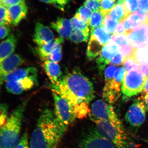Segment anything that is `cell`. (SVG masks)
<instances>
[{
    "label": "cell",
    "instance_id": "1",
    "mask_svg": "<svg viewBox=\"0 0 148 148\" xmlns=\"http://www.w3.org/2000/svg\"><path fill=\"white\" fill-rule=\"evenodd\" d=\"M53 92L68 101L75 118L82 119L89 115L88 104L95 97L93 84L79 69H74L51 84Z\"/></svg>",
    "mask_w": 148,
    "mask_h": 148
},
{
    "label": "cell",
    "instance_id": "2",
    "mask_svg": "<svg viewBox=\"0 0 148 148\" xmlns=\"http://www.w3.org/2000/svg\"><path fill=\"white\" fill-rule=\"evenodd\" d=\"M64 134L51 109L41 113L30 139V148H58Z\"/></svg>",
    "mask_w": 148,
    "mask_h": 148
},
{
    "label": "cell",
    "instance_id": "3",
    "mask_svg": "<svg viewBox=\"0 0 148 148\" xmlns=\"http://www.w3.org/2000/svg\"><path fill=\"white\" fill-rule=\"evenodd\" d=\"M27 103L26 100L17 106L0 129V148H14L19 143Z\"/></svg>",
    "mask_w": 148,
    "mask_h": 148
},
{
    "label": "cell",
    "instance_id": "4",
    "mask_svg": "<svg viewBox=\"0 0 148 148\" xmlns=\"http://www.w3.org/2000/svg\"><path fill=\"white\" fill-rule=\"evenodd\" d=\"M95 123L101 135L118 148H127L128 140L124 130L114 125L110 122L95 120Z\"/></svg>",
    "mask_w": 148,
    "mask_h": 148
},
{
    "label": "cell",
    "instance_id": "5",
    "mask_svg": "<svg viewBox=\"0 0 148 148\" xmlns=\"http://www.w3.org/2000/svg\"><path fill=\"white\" fill-rule=\"evenodd\" d=\"M53 96L54 103L53 113L58 126L64 135L70 125L76 119L70 104L66 99L53 92Z\"/></svg>",
    "mask_w": 148,
    "mask_h": 148
},
{
    "label": "cell",
    "instance_id": "6",
    "mask_svg": "<svg viewBox=\"0 0 148 148\" xmlns=\"http://www.w3.org/2000/svg\"><path fill=\"white\" fill-rule=\"evenodd\" d=\"M88 116L92 121L98 120L107 121L117 127L124 129L122 123L117 115L113 107L104 100L100 99L92 103Z\"/></svg>",
    "mask_w": 148,
    "mask_h": 148
},
{
    "label": "cell",
    "instance_id": "7",
    "mask_svg": "<svg viewBox=\"0 0 148 148\" xmlns=\"http://www.w3.org/2000/svg\"><path fill=\"white\" fill-rule=\"evenodd\" d=\"M147 79L139 70L126 72L122 83L123 95L130 98L144 90Z\"/></svg>",
    "mask_w": 148,
    "mask_h": 148
},
{
    "label": "cell",
    "instance_id": "8",
    "mask_svg": "<svg viewBox=\"0 0 148 148\" xmlns=\"http://www.w3.org/2000/svg\"><path fill=\"white\" fill-rule=\"evenodd\" d=\"M147 110L144 101L136 99L125 114V120L132 127H140L145 120Z\"/></svg>",
    "mask_w": 148,
    "mask_h": 148
},
{
    "label": "cell",
    "instance_id": "9",
    "mask_svg": "<svg viewBox=\"0 0 148 148\" xmlns=\"http://www.w3.org/2000/svg\"><path fill=\"white\" fill-rule=\"evenodd\" d=\"M79 148H116V147L102 136L96 128H93L83 136Z\"/></svg>",
    "mask_w": 148,
    "mask_h": 148
},
{
    "label": "cell",
    "instance_id": "10",
    "mask_svg": "<svg viewBox=\"0 0 148 148\" xmlns=\"http://www.w3.org/2000/svg\"><path fill=\"white\" fill-rule=\"evenodd\" d=\"M125 34L135 50L148 46V23L146 21Z\"/></svg>",
    "mask_w": 148,
    "mask_h": 148
},
{
    "label": "cell",
    "instance_id": "11",
    "mask_svg": "<svg viewBox=\"0 0 148 148\" xmlns=\"http://www.w3.org/2000/svg\"><path fill=\"white\" fill-rule=\"evenodd\" d=\"M24 63L21 55L13 53L0 63V86L5 82V78Z\"/></svg>",
    "mask_w": 148,
    "mask_h": 148
},
{
    "label": "cell",
    "instance_id": "12",
    "mask_svg": "<svg viewBox=\"0 0 148 148\" xmlns=\"http://www.w3.org/2000/svg\"><path fill=\"white\" fill-rule=\"evenodd\" d=\"M37 80V75L31 76L17 81L6 82L5 88L10 93L19 95L33 88L38 82Z\"/></svg>",
    "mask_w": 148,
    "mask_h": 148
},
{
    "label": "cell",
    "instance_id": "13",
    "mask_svg": "<svg viewBox=\"0 0 148 148\" xmlns=\"http://www.w3.org/2000/svg\"><path fill=\"white\" fill-rule=\"evenodd\" d=\"M119 51L118 47L114 42H109L103 47L96 61L100 73L104 71L106 65L110 64L112 58Z\"/></svg>",
    "mask_w": 148,
    "mask_h": 148
},
{
    "label": "cell",
    "instance_id": "14",
    "mask_svg": "<svg viewBox=\"0 0 148 148\" xmlns=\"http://www.w3.org/2000/svg\"><path fill=\"white\" fill-rule=\"evenodd\" d=\"M54 39V35L49 27L40 22H37L33 40L38 46L49 43L53 41Z\"/></svg>",
    "mask_w": 148,
    "mask_h": 148
},
{
    "label": "cell",
    "instance_id": "15",
    "mask_svg": "<svg viewBox=\"0 0 148 148\" xmlns=\"http://www.w3.org/2000/svg\"><path fill=\"white\" fill-rule=\"evenodd\" d=\"M110 42L114 43L118 47L119 52L124 56V60L133 55L135 49L131 45L125 34L111 36Z\"/></svg>",
    "mask_w": 148,
    "mask_h": 148
},
{
    "label": "cell",
    "instance_id": "16",
    "mask_svg": "<svg viewBox=\"0 0 148 148\" xmlns=\"http://www.w3.org/2000/svg\"><path fill=\"white\" fill-rule=\"evenodd\" d=\"M148 18V12L138 10L130 14L123 20L125 32L127 34L137 26L145 23Z\"/></svg>",
    "mask_w": 148,
    "mask_h": 148
},
{
    "label": "cell",
    "instance_id": "17",
    "mask_svg": "<svg viewBox=\"0 0 148 148\" xmlns=\"http://www.w3.org/2000/svg\"><path fill=\"white\" fill-rule=\"evenodd\" d=\"M8 10L11 24L17 26L27 16L28 8L23 0L19 3L9 7Z\"/></svg>",
    "mask_w": 148,
    "mask_h": 148
},
{
    "label": "cell",
    "instance_id": "18",
    "mask_svg": "<svg viewBox=\"0 0 148 148\" xmlns=\"http://www.w3.org/2000/svg\"><path fill=\"white\" fill-rule=\"evenodd\" d=\"M17 39L11 34L0 44V63L13 54L16 49Z\"/></svg>",
    "mask_w": 148,
    "mask_h": 148
},
{
    "label": "cell",
    "instance_id": "19",
    "mask_svg": "<svg viewBox=\"0 0 148 148\" xmlns=\"http://www.w3.org/2000/svg\"><path fill=\"white\" fill-rule=\"evenodd\" d=\"M51 27L64 39L69 38L73 31L70 20L66 18L59 17L51 23Z\"/></svg>",
    "mask_w": 148,
    "mask_h": 148
},
{
    "label": "cell",
    "instance_id": "20",
    "mask_svg": "<svg viewBox=\"0 0 148 148\" xmlns=\"http://www.w3.org/2000/svg\"><path fill=\"white\" fill-rule=\"evenodd\" d=\"M38 71L35 67L18 68L12 72L5 78V82H14L24 79L27 77L37 75Z\"/></svg>",
    "mask_w": 148,
    "mask_h": 148
},
{
    "label": "cell",
    "instance_id": "21",
    "mask_svg": "<svg viewBox=\"0 0 148 148\" xmlns=\"http://www.w3.org/2000/svg\"><path fill=\"white\" fill-rule=\"evenodd\" d=\"M44 69L52 84H55L60 78L61 73L60 66L58 63L46 59L43 63Z\"/></svg>",
    "mask_w": 148,
    "mask_h": 148
},
{
    "label": "cell",
    "instance_id": "22",
    "mask_svg": "<svg viewBox=\"0 0 148 148\" xmlns=\"http://www.w3.org/2000/svg\"><path fill=\"white\" fill-rule=\"evenodd\" d=\"M105 46L94 37L90 36L88 45L86 55L89 60H93L100 54Z\"/></svg>",
    "mask_w": 148,
    "mask_h": 148
},
{
    "label": "cell",
    "instance_id": "23",
    "mask_svg": "<svg viewBox=\"0 0 148 148\" xmlns=\"http://www.w3.org/2000/svg\"><path fill=\"white\" fill-rule=\"evenodd\" d=\"M64 39L61 37L57 38L56 39L49 43L38 47L37 48V52L41 58L42 59H47L49 56L54 48L59 44H62L64 42Z\"/></svg>",
    "mask_w": 148,
    "mask_h": 148
},
{
    "label": "cell",
    "instance_id": "24",
    "mask_svg": "<svg viewBox=\"0 0 148 148\" xmlns=\"http://www.w3.org/2000/svg\"><path fill=\"white\" fill-rule=\"evenodd\" d=\"M108 15L114 20L120 22L123 21L129 14L124 5L122 4L117 2L108 14Z\"/></svg>",
    "mask_w": 148,
    "mask_h": 148
},
{
    "label": "cell",
    "instance_id": "25",
    "mask_svg": "<svg viewBox=\"0 0 148 148\" xmlns=\"http://www.w3.org/2000/svg\"><path fill=\"white\" fill-rule=\"evenodd\" d=\"M120 91L105 85L103 89V98L106 102L112 105L115 103L120 96Z\"/></svg>",
    "mask_w": 148,
    "mask_h": 148
},
{
    "label": "cell",
    "instance_id": "26",
    "mask_svg": "<svg viewBox=\"0 0 148 148\" xmlns=\"http://www.w3.org/2000/svg\"><path fill=\"white\" fill-rule=\"evenodd\" d=\"M105 16L100 10L92 12L89 22V27L90 33L95 29L101 27Z\"/></svg>",
    "mask_w": 148,
    "mask_h": 148
},
{
    "label": "cell",
    "instance_id": "27",
    "mask_svg": "<svg viewBox=\"0 0 148 148\" xmlns=\"http://www.w3.org/2000/svg\"><path fill=\"white\" fill-rule=\"evenodd\" d=\"M90 36L98 40L104 46L109 42L111 38L108 32L102 26L95 29L90 33Z\"/></svg>",
    "mask_w": 148,
    "mask_h": 148
},
{
    "label": "cell",
    "instance_id": "28",
    "mask_svg": "<svg viewBox=\"0 0 148 148\" xmlns=\"http://www.w3.org/2000/svg\"><path fill=\"white\" fill-rule=\"evenodd\" d=\"M89 32L73 29L69 39L75 43L86 42L89 38Z\"/></svg>",
    "mask_w": 148,
    "mask_h": 148
},
{
    "label": "cell",
    "instance_id": "29",
    "mask_svg": "<svg viewBox=\"0 0 148 148\" xmlns=\"http://www.w3.org/2000/svg\"><path fill=\"white\" fill-rule=\"evenodd\" d=\"M92 12L84 5L82 6L77 11L75 16L89 25V20L92 14Z\"/></svg>",
    "mask_w": 148,
    "mask_h": 148
},
{
    "label": "cell",
    "instance_id": "30",
    "mask_svg": "<svg viewBox=\"0 0 148 148\" xmlns=\"http://www.w3.org/2000/svg\"><path fill=\"white\" fill-rule=\"evenodd\" d=\"M120 22L111 18L108 14L105 16L102 26L110 34H114L117 25Z\"/></svg>",
    "mask_w": 148,
    "mask_h": 148
},
{
    "label": "cell",
    "instance_id": "31",
    "mask_svg": "<svg viewBox=\"0 0 148 148\" xmlns=\"http://www.w3.org/2000/svg\"><path fill=\"white\" fill-rule=\"evenodd\" d=\"M117 2L122 4L124 5L129 14L138 11V0H119Z\"/></svg>",
    "mask_w": 148,
    "mask_h": 148
},
{
    "label": "cell",
    "instance_id": "32",
    "mask_svg": "<svg viewBox=\"0 0 148 148\" xmlns=\"http://www.w3.org/2000/svg\"><path fill=\"white\" fill-rule=\"evenodd\" d=\"M132 56L140 64L148 62V55L146 48L135 50Z\"/></svg>",
    "mask_w": 148,
    "mask_h": 148
},
{
    "label": "cell",
    "instance_id": "33",
    "mask_svg": "<svg viewBox=\"0 0 148 148\" xmlns=\"http://www.w3.org/2000/svg\"><path fill=\"white\" fill-rule=\"evenodd\" d=\"M73 29L89 32V25L84 21L79 20L75 16L70 20Z\"/></svg>",
    "mask_w": 148,
    "mask_h": 148
},
{
    "label": "cell",
    "instance_id": "34",
    "mask_svg": "<svg viewBox=\"0 0 148 148\" xmlns=\"http://www.w3.org/2000/svg\"><path fill=\"white\" fill-rule=\"evenodd\" d=\"M123 64L124 66L125 69L127 72L138 71L140 65V64L132 56L125 59Z\"/></svg>",
    "mask_w": 148,
    "mask_h": 148
},
{
    "label": "cell",
    "instance_id": "35",
    "mask_svg": "<svg viewBox=\"0 0 148 148\" xmlns=\"http://www.w3.org/2000/svg\"><path fill=\"white\" fill-rule=\"evenodd\" d=\"M62 57V46L61 44L58 45L49 56L47 59L50 61L58 63L61 61Z\"/></svg>",
    "mask_w": 148,
    "mask_h": 148
},
{
    "label": "cell",
    "instance_id": "36",
    "mask_svg": "<svg viewBox=\"0 0 148 148\" xmlns=\"http://www.w3.org/2000/svg\"><path fill=\"white\" fill-rule=\"evenodd\" d=\"M115 4V0H101L99 10L104 16H106Z\"/></svg>",
    "mask_w": 148,
    "mask_h": 148
},
{
    "label": "cell",
    "instance_id": "37",
    "mask_svg": "<svg viewBox=\"0 0 148 148\" xmlns=\"http://www.w3.org/2000/svg\"><path fill=\"white\" fill-rule=\"evenodd\" d=\"M11 24L8 8L0 5V25L8 26Z\"/></svg>",
    "mask_w": 148,
    "mask_h": 148
},
{
    "label": "cell",
    "instance_id": "38",
    "mask_svg": "<svg viewBox=\"0 0 148 148\" xmlns=\"http://www.w3.org/2000/svg\"><path fill=\"white\" fill-rule=\"evenodd\" d=\"M8 116V107L5 103H0V129L5 123Z\"/></svg>",
    "mask_w": 148,
    "mask_h": 148
},
{
    "label": "cell",
    "instance_id": "39",
    "mask_svg": "<svg viewBox=\"0 0 148 148\" xmlns=\"http://www.w3.org/2000/svg\"><path fill=\"white\" fill-rule=\"evenodd\" d=\"M101 0H85L84 5L92 12L99 10Z\"/></svg>",
    "mask_w": 148,
    "mask_h": 148
},
{
    "label": "cell",
    "instance_id": "40",
    "mask_svg": "<svg viewBox=\"0 0 148 148\" xmlns=\"http://www.w3.org/2000/svg\"><path fill=\"white\" fill-rule=\"evenodd\" d=\"M125 73V70L123 67H119L117 69L114 77V82L121 85L124 79Z\"/></svg>",
    "mask_w": 148,
    "mask_h": 148
},
{
    "label": "cell",
    "instance_id": "41",
    "mask_svg": "<svg viewBox=\"0 0 148 148\" xmlns=\"http://www.w3.org/2000/svg\"><path fill=\"white\" fill-rule=\"evenodd\" d=\"M116 70V67L114 66H110L106 69L105 72L106 82H112L114 79V73Z\"/></svg>",
    "mask_w": 148,
    "mask_h": 148
},
{
    "label": "cell",
    "instance_id": "42",
    "mask_svg": "<svg viewBox=\"0 0 148 148\" xmlns=\"http://www.w3.org/2000/svg\"><path fill=\"white\" fill-rule=\"evenodd\" d=\"M14 148H30L28 132H24L20 139L19 143Z\"/></svg>",
    "mask_w": 148,
    "mask_h": 148
},
{
    "label": "cell",
    "instance_id": "43",
    "mask_svg": "<svg viewBox=\"0 0 148 148\" xmlns=\"http://www.w3.org/2000/svg\"><path fill=\"white\" fill-rule=\"evenodd\" d=\"M124 60V56L119 51L113 58H112L110 64H114L116 66H119L123 64Z\"/></svg>",
    "mask_w": 148,
    "mask_h": 148
},
{
    "label": "cell",
    "instance_id": "44",
    "mask_svg": "<svg viewBox=\"0 0 148 148\" xmlns=\"http://www.w3.org/2000/svg\"><path fill=\"white\" fill-rule=\"evenodd\" d=\"M23 0H0V5L3 6L8 8L11 6L19 3Z\"/></svg>",
    "mask_w": 148,
    "mask_h": 148
},
{
    "label": "cell",
    "instance_id": "45",
    "mask_svg": "<svg viewBox=\"0 0 148 148\" xmlns=\"http://www.w3.org/2000/svg\"><path fill=\"white\" fill-rule=\"evenodd\" d=\"M10 31V29L8 26L0 25V39H2L8 36Z\"/></svg>",
    "mask_w": 148,
    "mask_h": 148
},
{
    "label": "cell",
    "instance_id": "46",
    "mask_svg": "<svg viewBox=\"0 0 148 148\" xmlns=\"http://www.w3.org/2000/svg\"><path fill=\"white\" fill-rule=\"evenodd\" d=\"M138 10L148 12V0H138Z\"/></svg>",
    "mask_w": 148,
    "mask_h": 148
},
{
    "label": "cell",
    "instance_id": "47",
    "mask_svg": "<svg viewBox=\"0 0 148 148\" xmlns=\"http://www.w3.org/2000/svg\"><path fill=\"white\" fill-rule=\"evenodd\" d=\"M125 29L124 25H123V21H120L118 24L117 25L115 31L113 35L114 36H117V35L125 34Z\"/></svg>",
    "mask_w": 148,
    "mask_h": 148
},
{
    "label": "cell",
    "instance_id": "48",
    "mask_svg": "<svg viewBox=\"0 0 148 148\" xmlns=\"http://www.w3.org/2000/svg\"><path fill=\"white\" fill-rule=\"evenodd\" d=\"M138 70L142 73L147 79L148 78V62L140 64Z\"/></svg>",
    "mask_w": 148,
    "mask_h": 148
},
{
    "label": "cell",
    "instance_id": "49",
    "mask_svg": "<svg viewBox=\"0 0 148 148\" xmlns=\"http://www.w3.org/2000/svg\"><path fill=\"white\" fill-rule=\"evenodd\" d=\"M53 4L56 6L59 9L63 10L65 8V6L69 2V0H52Z\"/></svg>",
    "mask_w": 148,
    "mask_h": 148
},
{
    "label": "cell",
    "instance_id": "50",
    "mask_svg": "<svg viewBox=\"0 0 148 148\" xmlns=\"http://www.w3.org/2000/svg\"><path fill=\"white\" fill-rule=\"evenodd\" d=\"M145 96L143 97V101H144V103L145 104L146 107L148 110V93L144 94Z\"/></svg>",
    "mask_w": 148,
    "mask_h": 148
},
{
    "label": "cell",
    "instance_id": "51",
    "mask_svg": "<svg viewBox=\"0 0 148 148\" xmlns=\"http://www.w3.org/2000/svg\"><path fill=\"white\" fill-rule=\"evenodd\" d=\"M144 94L148 93V78L146 80L145 83V87H144Z\"/></svg>",
    "mask_w": 148,
    "mask_h": 148
},
{
    "label": "cell",
    "instance_id": "52",
    "mask_svg": "<svg viewBox=\"0 0 148 148\" xmlns=\"http://www.w3.org/2000/svg\"><path fill=\"white\" fill-rule=\"evenodd\" d=\"M42 2L46 3L53 4V3L52 0H39Z\"/></svg>",
    "mask_w": 148,
    "mask_h": 148
},
{
    "label": "cell",
    "instance_id": "53",
    "mask_svg": "<svg viewBox=\"0 0 148 148\" xmlns=\"http://www.w3.org/2000/svg\"><path fill=\"white\" fill-rule=\"evenodd\" d=\"M146 49H147V52L148 55V46L147 47H146Z\"/></svg>",
    "mask_w": 148,
    "mask_h": 148
},
{
    "label": "cell",
    "instance_id": "54",
    "mask_svg": "<svg viewBox=\"0 0 148 148\" xmlns=\"http://www.w3.org/2000/svg\"><path fill=\"white\" fill-rule=\"evenodd\" d=\"M146 22H147V23H148V18L147 19V21H146Z\"/></svg>",
    "mask_w": 148,
    "mask_h": 148
},
{
    "label": "cell",
    "instance_id": "55",
    "mask_svg": "<svg viewBox=\"0 0 148 148\" xmlns=\"http://www.w3.org/2000/svg\"></svg>",
    "mask_w": 148,
    "mask_h": 148
}]
</instances>
